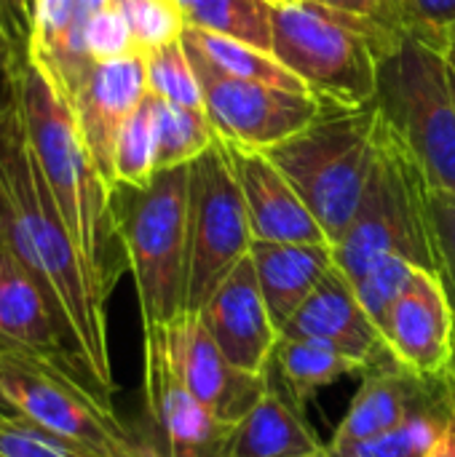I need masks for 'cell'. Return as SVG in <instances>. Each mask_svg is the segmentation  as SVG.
Returning <instances> with one entry per match:
<instances>
[{
	"label": "cell",
	"instance_id": "6da1fadb",
	"mask_svg": "<svg viewBox=\"0 0 455 457\" xmlns=\"http://www.w3.org/2000/svg\"><path fill=\"white\" fill-rule=\"evenodd\" d=\"M21 56L0 70V249L32 273L59 313L86 372L113 396L107 300L91 281L29 145L19 94Z\"/></svg>",
	"mask_w": 455,
	"mask_h": 457
},
{
	"label": "cell",
	"instance_id": "7a4b0ae2",
	"mask_svg": "<svg viewBox=\"0 0 455 457\" xmlns=\"http://www.w3.org/2000/svg\"><path fill=\"white\" fill-rule=\"evenodd\" d=\"M19 94L38 166L91 281L107 300L126 268L115 225L113 187L91 161L64 88L35 48H27L19 62Z\"/></svg>",
	"mask_w": 455,
	"mask_h": 457
},
{
	"label": "cell",
	"instance_id": "3957f363",
	"mask_svg": "<svg viewBox=\"0 0 455 457\" xmlns=\"http://www.w3.org/2000/svg\"><path fill=\"white\" fill-rule=\"evenodd\" d=\"M113 209L142 329L180 319L190 276V163L156 171L145 187L115 185Z\"/></svg>",
	"mask_w": 455,
	"mask_h": 457
},
{
	"label": "cell",
	"instance_id": "277c9868",
	"mask_svg": "<svg viewBox=\"0 0 455 457\" xmlns=\"http://www.w3.org/2000/svg\"><path fill=\"white\" fill-rule=\"evenodd\" d=\"M429 193L424 166L378 112V150L362 204L346 236L333 246L335 265L351 284L386 254H400L440 276Z\"/></svg>",
	"mask_w": 455,
	"mask_h": 457
},
{
	"label": "cell",
	"instance_id": "5b68a950",
	"mask_svg": "<svg viewBox=\"0 0 455 457\" xmlns=\"http://www.w3.org/2000/svg\"><path fill=\"white\" fill-rule=\"evenodd\" d=\"M400 27L308 0L274 5V56L322 107L359 110L375 102L378 59Z\"/></svg>",
	"mask_w": 455,
	"mask_h": 457
},
{
	"label": "cell",
	"instance_id": "8992f818",
	"mask_svg": "<svg viewBox=\"0 0 455 457\" xmlns=\"http://www.w3.org/2000/svg\"><path fill=\"white\" fill-rule=\"evenodd\" d=\"M378 150V107H322L295 137L263 150L292 182L308 212L335 246L362 204Z\"/></svg>",
	"mask_w": 455,
	"mask_h": 457
},
{
	"label": "cell",
	"instance_id": "52a82bcc",
	"mask_svg": "<svg viewBox=\"0 0 455 457\" xmlns=\"http://www.w3.org/2000/svg\"><path fill=\"white\" fill-rule=\"evenodd\" d=\"M375 107L408 142L429 185L455 193V96L445 51L400 29L378 59Z\"/></svg>",
	"mask_w": 455,
	"mask_h": 457
},
{
	"label": "cell",
	"instance_id": "ba28073f",
	"mask_svg": "<svg viewBox=\"0 0 455 457\" xmlns=\"http://www.w3.org/2000/svg\"><path fill=\"white\" fill-rule=\"evenodd\" d=\"M0 399L3 404L72 442L91 457H164L153 445L137 442L86 378L35 359L0 343Z\"/></svg>",
	"mask_w": 455,
	"mask_h": 457
},
{
	"label": "cell",
	"instance_id": "9c48e42d",
	"mask_svg": "<svg viewBox=\"0 0 455 457\" xmlns=\"http://www.w3.org/2000/svg\"><path fill=\"white\" fill-rule=\"evenodd\" d=\"M252 228L233 169L215 145L190 163L188 311H198L252 249Z\"/></svg>",
	"mask_w": 455,
	"mask_h": 457
},
{
	"label": "cell",
	"instance_id": "30bf717a",
	"mask_svg": "<svg viewBox=\"0 0 455 457\" xmlns=\"http://www.w3.org/2000/svg\"><path fill=\"white\" fill-rule=\"evenodd\" d=\"M182 46L204 94V112L220 139L255 150H268L295 137L319 118L322 104L314 94H298L265 83L231 78L215 70L185 40Z\"/></svg>",
	"mask_w": 455,
	"mask_h": 457
},
{
	"label": "cell",
	"instance_id": "8fae6325",
	"mask_svg": "<svg viewBox=\"0 0 455 457\" xmlns=\"http://www.w3.org/2000/svg\"><path fill=\"white\" fill-rule=\"evenodd\" d=\"M142 361L145 407L158 439L153 447L164 457H231L236 428L220 423L185 388L161 327L142 329Z\"/></svg>",
	"mask_w": 455,
	"mask_h": 457
},
{
	"label": "cell",
	"instance_id": "7c38bea8",
	"mask_svg": "<svg viewBox=\"0 0 455 457\" xmlns=\"http://www.w3.org/2000/svg\"><path fill=\"white\" fill-rule=\"evenodd\" d=\"M161 329L172 361L193 399H198L220 423L236 428L268 391V375H249L233 367L193 311L161 324Z\"/></svg>",
	"mask_w": 455,
	"mask_h": 457
},
{
	"label": "cell",
	"instance_id": "4fadbf2b",
	"mask_svg": "<svg viewBox=\"0 0 455 457\" xmlns=\"http://www.w3.org/2000/svg\"><path fill=\"white\" fill-rule=\"evenodd\" d=\"M64 94L75 110L94 166L99 169L105 182L115 187L113 158L118 134L147 94L145 54L131 51L107 62H94L88 72Z\"/></svg>",
	"mask_w": 455,
	"mask_h": 457
},
{
	"label": "cell",
	"instance_id": "5bb4252c",
	"mask_svg": "<svg viewBox=\"0 0 455 457\" xmlns=\"http://www.w3.org/2000/svg\"><path fill=\"white\" fill-rule=\"evenodd\" d=\"M400 367L421 380H445L453 359L455 311L440 276L418 268L394 303L386 332Z\"/></svg>",
	"mask_w": 455,
	"mask_h": 457
},
{
	"label": "cell",
	"instance_id": "9a60e30c",
	"mask_svg": "<svg viewBox=\"0 0 455 457\" xmlns=\"http://www.w3.org/2000/svg\"><path fill=\"white\" fill-rule=\"evenodd\" d=\"M196 313L233 367L249 375H268L282 332L268 311L249 257L223 278Z\"/></svg>",
	"mask_w": 455,
	"mask_h": 457
},
{
	"label": "cell",
	"instance_id": "2e32d148",
	"mask_svg": "<svg viewBox=\"0 0 455 457\" xmlns=\"http://www.w3.org/2000/svg\"><path fill=\"white\" fill-rule=\"evenodd\" d=\"M220 147L241 187L252 238L274 244H330L306 201L276 163L255 147L220 139ZM333 246V244H330Z\"/></svg>",
	"mask_w": 455,
	"mask_h": 457
},
{
	"label": "cell",
	"instance_id": "e0dca14e",
	"mask_svg": "<svg viewBox=\"0 0 455 457\" xmlns=\"http://www.w3.org/2000/svg\"><path fill=\"white\" fill-rule=\"evenodd\" d=\"M424 410H440L455 415L453 391L448 386V378L421 380L392 359L362 375V386L354 394L327 447H349L357 442L375 439Z\"/></svg>",
	"mask_w": 455,
	"mask_h": 457
},
{
	"label": "cell",
	"instance_id": "ac0fdd59",
	"mask_svg": "<svg viewBox=\"0 0 455 457\" xmlns=\"http://www.w3.org/2000/svg\"><path fill=\"white\" fill-rule=\"evenodd\" d=\"M0 343L21 353H29L35 359L64 367L86 378L99 394H105L86 372L48 295L38 287L32 273L3 249H0Z\"/></svg>",
	"mask_w": 455,
	"mask_h": 457
},
{
	"label": "cell",
	"instance_id": "d6986e66",
	"mask_svg": "<svg viewBox=\"0 0 455 457\" xmlns=\"http://www.w3.org/2000/svg\"><path fill=\"white\" fill-rule=\"evenodd\" d=\"M282 337L322 340L338 353L357 361L362 367V375L394 359L383 332L365 313L351 278L338 265L282 327Z\"/></svg>",
	"mask_w": 455,
	"mask_h": 457
},
{
	"label": "cell",
	"instance_id": "ffe728a7",
	"mask_svg": "<svg viewBox=\"0 0 455 457\" xmlns=\"http://www.w3.org/2000/svg\"><path fill=\"white\" fill-rule=\"evenodd\" d=\"M249 260L279 332L335 268L330 244L252 241Z\"/></svg>",
	"mask_w": 455,
	"mask_h": 457
},
{
	"label": "cell",
	"instance_id": "44dd1931",
	"mask_svg": "<svg viewBox=\"0 0 455 457\" xmlns=\"http://www.w3.org/2000/svg\"><path fill=\"white\" fill-rule=\"evenodd\" d=\"M324 450L327 445L316 439L303 410L271 383L263 399L236 426L231 442V457H300Z\"/></svg>",
	"mask_w": 455,
	"mask_h": 457
},
{
	"label": "cell",
	"instance_id": "7402d4cb",
	"mask_svg": "<svg viewBox=\"0 0 455 457\" xmlns=\"http://www.w3.org/2000/svg\"><path fill=\"white\" fill-rule=\"evenodd\" d=\"M346 375H362V367L322 340L282 337L268 364V383L306 412L308 399Z\"/></svg>",
	"mask_w": 455,
	"mask_h": 457
},
{
	"label": "cell",
	"instance_id": "603a6c76",
	"mask_svg": "<svg viewBox=\"0 0 455 457\" xmlns=\"http://www.w3.org/2000/svg\"><path fill=\"white\" fill-rule=\"evenodd\" d=\"M182 40L188 46H193L215 70L231 75V78H241V80H252V83H265V86H276L284 91H298V94H311L308 86L290 72L274 54H265L255 46L223 37L217 32L209 29H198L185 24Z\"/></svg>",
	"mask_w": 455,
	"mask_h": 457
},
{
	"label": "cell",
	"instance_id": "cb8c5ba5",
	"mask_svg": "<svg viewBox=\"0 0 455 457\" xmlns=\"http://www.w3.org/2000/svg\"><path fill=\"white\" fill-rule=\"evenodd\" d=\"M190 27L274 54V3L271 0H198L185 19Z\"/></svg>",
	"mask_w": 455,
	"mask_h": 457
},
{
	"label": "cell",
	"instance_id": "d4e9b609",
	"mask_svg": "<svg viewBox=\"0 0 455 457\" xmlns=\"http://www.w3.org/2000/svg\"><path fill=\"white\" fill-rule=\"evenodd\" d=\"M156 169L161 171L193 163L201 153H206L215 145L217 131L204 110L180 107L156 96Z\"/></svg>",
	"mask_w": 455,
	"mask_h": 457
},
{
	"label": "cell",
	"instance_id": "484cf974",
	"mask_svg": "<svg viewBox=\"0 0 455 457\" xmlns=\"http://www.w3.org/2000/svg\"><path fill=\"white\" fill-rule=\"evenodd\" d=\"M156 94H145L139 107L129 115L123 123L118 142H115V158H113V177L115 185L129 187H145L156 177Z\"/></svg>",
	"mask_w": 455,
	"mask_h": 457
},
{
	"label": "cell",
	"instance_id": "4316f807",
	"mask_svg": "<svg viewBox=\"0 0 455 457\" xmlns=\"http://www.w3.org/2000/svg\"><path fill=\"white\" fill-rule=\"evenodd\" d=\"M453 412H440V410H424L410 415L402 426L367 439L357 442L349 447H330L335 453H346L354 457H426L437 436L448 423H453Z\"/></svg>",
	"mask_w": 455,
	"mask_h": 457
},
{
	"label": "cell",
	"instance_id": "83f0119b",
	"mask_svg": "<svg viewBox=\"0 0 455 457\" xmlns=\"http://www.w3.org/2000/svg\"><path fill=\"white\" fill-rule=\"evenodd\" d=\"M145 67H147V91L156 94L164 102L190 107V110H204V94L198 86V78L190 67V59L185 54L182 37L161 46L156 51L145 54Z\"/></svg>",
	"mask_w": 455,
	"mask_h": 457
},
{
	"label": "cell",
	"instance_id": "f1b7e54d",
	"mask_svg": "<svg viewBox=\"0 0 455 457\" xmlns=\"http://www.w3.org/2000/svg\"><path fill=\"white\" fill-rule=\"evenodd\" d=\"M416 270H418L416 262H410L400 254H386V257L375 260L354 281V292L359 297V305L365 308V313L373 319V324L381 332H386L389 313H392L394 303L400 300V295L405 292V287L410 284Z\"/></svg>",
	"mask_w": 455,
	"mask_h": 457
},
{
	"label": "cell",
	"instance_id": "f546056e",
	"mask_svg": "<svg viewBox=\"0 0 455 457\" xmlns=\"http://www.w3.org/2000/svg\"><path fill=\"white\" fill-rule=\"evenodd\" d=\"M137 51L147 54L169 46L185 32V13L177 0H121Z\"/></svg>",
	"mask_w": 455,
	"mask_h": 457
},
{
	"label": "cell",
	"instance_id": "4dcf8cb0",
	"mask_svg": "<svg viewBox=\"0 0 455 457\" xmlns=\"http://www.w3.org/2000/svg\"><path fill=\"white\" fill-rule=\"evenodd\" d=\"M0 457H91L48 428L8 412L0 415Z\"/></svg>",
	"mask_w": 455,
	"mask_h": 457
},
{
	"label": "cell",
	"instance_id": "1f68e13d",
	"mask_svg": "<svg viewBox=\"0 0 455 457\" xmlns=\"http://www.w3.org/2000/svg\"><path fill=\"white\" fill-rule=\"evenodd\" d=\"M83 46L94 62H107V59L126 56V54L137 51L134 37H131V27H129V19H126L121 3L86 16Z\"/></svg>",
	"mask_w": 455,
	"mask_h": 457
},
{
	"label": "cell",
	"instance_id": "d6a6232c",
	"mask_svg": "<svg viewBox=\"0 0 455 457\" xmlns=\"http://www.w3.org/2000/svg\"><path fill=\"white\" fill-rule=\"evenodd\" d=\"M400 29L445 51V37L455 27V0H392Z\"/></svg>",
	"mask_w": 455,
	"mask_h": 457
},
{
	"label": "cell",
	"instance_id": "836d02e7",
	"mask_svg": "<svg viewBox=\"0 0 455 457\" xmlns=\"http://www.w3.org/2000/svg\"><path fill=\"white\" fill-rule=\"evenodd\" d=\"M80 0H35L32 5V40L29 46L54 54L86 19Z\"/></svg>",
	"mask_w": 455,
	"mask_h": 457
},
{
	"label": "cell",
	"instance_id": "e575fe53",
	"mask_svg": "<svg viewBox=\"0 0 455 457\" xmlns=\"http://www.w3.org/2000/svg\"><path fill=\"white\" fill-rule=\"evenodd\" d=\"M429 206H432L434 241H437L440 281L445 284L451 305H453L455 311V193L432 187Z\"/></svg>",
	"mask_w": 455,
	"mask_h": 457
},
{
	"label": "cell",
	"instance_id": "d590c367",
	"mask_svg": "<svg viewBox=\"0 0 455 457\" xmlns=\"http://www.w3.org/2000/svg\"><path fill=\"white\" fill-rule=\"evenodd\" d=\"M308 3L335 8V11H343V13H354V16H365V19H373V21H381V24H389V27H400L397 19H394L392 0H308Z\"/></svg>",
	"mask_w": 455,
	"mask_h": 457
},
{
	"label": "cell",
	"instance_id": "8d00e7d4",
	"mask_svg": "<svg viewBox=\"0 0 455 457\" xmlns=\"http://www.w3.org/2000/svg\"><path fill=\"white\" fill-rule=\"evenodd\" d=\"M8 8L13 13L21 46L29 48V40H32V0H8Z\"/></svg>",
	"mask_w": 455,
	"mask_h": 457
},
{
	"label": "cell",
	"instance_id": "74e56055",
	"mask_svg": "<svg viewBox=\"0 0 455 457\" xmlns=\"http://www.w3.org/2000/svg\"><path fill=\"white\" fill-rule=\"evenodd\" d=\"M426 457H455V420L442 428V434L437 436Z\"/></svg>",
	"mask_w": 455,
	"mask_h": 457
},
{
	"label": "cell",
	"instance_id": "f35d334b",
	"mask_svg": "<svg viewBox=\"0 0 455 457\" xmlns=\"http://www.w3.org/2000/svg\"><path fill=\"white\" fill-rule=\"evenodd\" d=\"M0 27L5 29V35L11 37V43L24 54L27 48L21 46V37H19V29H16V21H13V13L8 8V0H0Z\"/></svg>",
	"mask_w": 455,
	"mask_h": 457
},
{
	"label": "cell",
	"instance_id": "ab89813d",
	"mask_svg": "<svg viewBox=\"0 0 455 457\" xmlns=\"http://www.w3.org/2000/svg\"><path fill=\"white\" fill-rule=\"evenodd\" d=\"M24 54H27V51H24ZM19 56H21V51L11 43V37H8V35H5V29L0 27V70H3V67H8L11 62H16Z\"/></svg>",
	"mask_w": 455,
	"mask_h": 457
},
{
	"label": "cell",
	"instance_id": "60d3db41",
	"mask_svg": "<svg viewBox=\"0 0 455 457\" xmlns=\"http://www.w3.org/2000/svg\"><path fill=\"white\" fill-rule=\"evenodd\" d=\"M121 0H80V8L83 13H94V11H102V8H110Z\"/></svg>",
	"mask_w": 455,
	"mask_h": 457
},
{
	"label": "cell",
	"instance_id": "b9f144b4",
	"mask_svg": "<svg viewBox=\"0 0 455 457\" xmlns=\"http://www.w3.org/2000/svg\"><path fill=\"white\" fill-rule=\"evenodd\" d=\"M445 56L455 62V27L448 32V37H445Z\"/></svg>",
	"mask_w": 455,
	"mask_h": 457
},
{
	"label": "cell",
	"instance_id": "7bdbcfd3",
	"mask_svg": "<svg viewBox=\"0 0 455 457\" xmlns=\"http://www.w3.org/2000/svg\"><path fill=\"white\" fill-rule=\"evenodd\" d=\"M448 386L453 391V402H455V340H453V359H451V370H448Z\"/></svg>",
	"mask_w": 455,
	"mask_h": 457
},
{
	"label": "cell",
	"instance_id": "ee69618b",
	"mask_svg": "<svg viewBox=\"0 0 455 457\" xmlns=\"http://www.w3.org/2000/svg\"><path fill=\"white\" fill-rule=\"evenodd\" d=\"M198 0H177V5L182 8V13H185V19H188V13L193 11V5H196Z\"/></svg>",
	"mask_w": 455,
	"mask_h": 457
},
{
	"label": "cell",
	"instance_id": "f6af8a7d",
	"mask_svg": "<svg viewBox=\"0 0 455 457\" xmlns=\"http://www.w3.org/2000/svg\"><path fill=\"white\" fill-rule=\"evenodd\" d=\"M448 64H451V86H453V96H455V62L448 59Z\"/></svg>",
	"mask_w": 455,
	"mask_h": 457
},
{
	"label": "cell",
	"instance_id": "bcb514c9",
	"mask_svg": "<svg viewBox=\"0 0 455 457\" xmlns=\"http://www.w3.org/2000/svg\"><path fill=\"white\" fill-rule=\"evenodd\" d=\"M327 457H354V455H346V453H335V450H330V447H327Z\"/></svg>",
	"mask_w": 455,
	"mask_h": 457
},
{
	"label": "cell",
	"instance_id": "7dc6e473",
	"mask_svg": "<svg viewBox=\"0 0 455 457\" xmlns=\"http://www.w3.org/2000/svg\"><path fill=\"white\" fill-rule=\"evenodd\" d=\"M274 5H290V3H300V0H271Z\"/></svg>",
	"mask_w": 455,
	"mask_h": 457
},
{
	"label": "cell",
	"instance_id": "c3c4849f",
	"mask_svg": "<svg viewBox=\"0 0 455 457\" xmlns=\"http://www.w3.org/2000/svg\"><path fill=\"white\" fill-rule=\"evenodd\" d=\"M8 412H11V410H8V407L3 404V399H0V415H8Z\"/></svg>",
	"mask_w": 455,
	"mask_h": 457
},
{
	"label": "cell",
	"instance_id": "681fc988",
	"mask_svg": "<svg viewBox=\"0 0 455 457\" xmlns=\"http://www.w3.org/2000/svg\"><path fill=\"white\" fill-rule=\"evenodd\" d=\"M300 457H327V450H324V453H316V455H300Z\"/></svg>",
	"mask_w": 455,
	"mask_h": 457
},
{
	"label": "cell",
	"instance_id": "f907efd6",
	"mask_svg": "<svg viewBox=\"0 0 455 457\" xmlns=\"http://www.w3.org/2000/svg\"><path fill=\"white\" fill-rule=\"evenodd\" d=\"M32 5H35V0H32Z\"/></svg>",
	"mask_w": 455,
	"mask_h": 457
}]
</instances>
